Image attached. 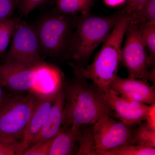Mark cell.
Returning a JSON list of instances; mask_svg holds the SVG:
<instances>
[{"mask_svg":"<svg viewBox=\"0 0 155 155\" xmlns=\"http://www.w3.org/2000/svg\"><path fill=\"white\" fill-rule=\"evenodd\" d=\"M122 14L119 11L105 17L79 14L65 59L83 67L96 48L105 41Z\"/></svg>","mask_w":155,"mask_h":155,"instance_id":"7a4b0ae2","label":"cell"},{"mask_svg":"<svg viewBox=\"0 0 155 155\" xmlns=\"http://www.w3.org/2000/svg\"><path fill=\"white\" fill-rule=\"evenodd\" d=\"M78 15L62 14L54 8L32 24L43 58L65 59Z\"/></svg>","mask_w":155,"mask_h":155,"instance_id":"3957f363","label":"cell"},{"mask_svg":"<svg viewBox=\"0 0 155 155\" xmlns=\"http://www.w3.org/2000/svg\"><path fill=\"white\" fill-rule=\"evenodd\" d=\"M64 104V96L62 87L57 94L44 125L31 142L29 147L52 138L58 134L63 124Z\"/></svg>","mask_w":155,"mask_h":155,"instance_id":"4fadbf2b","label":"cell"},{"mask_svg":"<svg viewBox=\"0 0 155 155\" xmlns=\"http://www.w3.org/2000/svg\"><path fill=\"white\" fill-rule=\"evenodd\" d=\"M38 80L31 91L37 96L56 94L64 83V75L58 68L44 62L37 66Z\"/></svg>","mask_w":155,"mask_h":155,"instance_id":"5bb4252c","label":"cell"},{"mask_svg":"<svg viewBox=\"0 0 155 155\" xmlns=\"http://www.w3.org/2000/svg\"><path fill=\"white\" fill-rule=\"evenodd\" d=\"M128 23V15L123 13L103 43L102 47L92 63L85 69L79 66L84 77L91 80L103 92L107 90L111 82L117 75L118 67L121 63L122 41Z\"/></svg>","mask_w":155,"mask_h":155,"instance_id":"277c9868","label":"cell"},{"mask_svg":"<svg viewBox=\"0 0 155 155\" xmlns=\"http://www.w3.org/2000/svg\"><path fill=\"white\" fill-rule=\"evenodd\" d=\"M93 0H56L54 8L66 14L86 15L90 13Z\"/></svg>","mask_w":155,"mask_h":155,"instance_id":"2e32d148","label":"cell"},{"mask_svg":"<svg viewBox=\"0 0 155 155\" xmlns=\"http://www.w3.org/2000/svg\"><path fill=\"white\" fill-rule=\"evenodd\" d=\"M106 5L111 7L119 5L125 3L126 0H104Z\"/></svg>","mask_w":155,"mask_h":155,"instance_id":"83f0119b","label":"cell"},{"mask_svg":"<svg viewBox=\"0 0 155 155\" xmlns=\"http://www.w3.org/2000/svg\"><path fill=\"white\" fill-rule=\"evenodd\" d=\"M21 155V144L8 145L0 141V155Z\"/></svg>","mask_w":155,"mask_h":155,"instance_id":"d4e9b609","label":"cell"},{"mask_svg":"<svg viewBox=\"0 0 155 155\" xmlns=\"http://www.w3.org/2000/svg\"><path fill=\"white\" fill-rule=\"evenodd\" d=\"M11 40L10 48L3 58V63L34 67L44 62L36 32L32 25L21 19Z\"/></svg>","mask_w":155,"mask_h":155,"instance_id":"8992f818","label":"cell"},{"mask_svg":"<svg viewBox=\"0 0 155 155\" xmlns=\"http://www.w3.org/2000/svg\"><path fill=\"white\" fill-rule=\"evenodd\" d=\"M104 97L109 107L120 121L127 125L139 124L145 121L151 105L143 104L119 96L113 90L104 92Z\"/></svg>","mask_w":155,"mask_h":155,"instance_id":"30bf717a","label":"cell"},{"mask_svg":"<svg viewBox=\"0 0 155 155\" xmlns=\"http://www.w3.org/2000/svg\"><path fill=\"white\" fill-rule=\"evenodd\" d=\"M38 66L24 67L7 63L0 64V85L14 93L30 91L37 83Z\"/></svg>","mask_w":155,"mask_h":155,"instance_id":"9c48e42d","label":"cell"},{"mask_svg":"<svg viewBox=\"0 0 155 155\" xmlns=\"http://www.w3.org/2000/svg\"><path fill=\"white\" fill-rule=\"evenodd\" d=\"M147 0H127L126 5L122 10L123 14H129L134 10L139 8Z\"/></svg>","mask_w":155,"mask_h":155,"instance_id":"484cf974","label":"cell"},{"mask_svg":"<svg viewBox=\"0 0 155 155\" xmlns=\"http://www.w3.org/2000/svg\"><path fill=\"white\" fill-rule=\"evenodd\" d=\"M17 7V0H0V20L11 18Z\"/></svg>","mask_w":155,"mask_h":155,"instance_id":"cb8c5ba5","label":"cell"},{"mask_svg":"<svg viewBox=\"0 0 155 155\" xmlns=\"http://www.w3.org/2000/svg\"><path fill=\"white\" fill-rule=\"evenodd\" d=\"M70 66L73 69V77L63 86L64 104L62 125L81 127L93 125L103 114L114 116V113L106 102L104 92L93 82L87 81L78 65L71 63Z\"/></svg>","mask_w":155,"mask_h":155,"instance_id":"6da1fadb","label":"cell"},{"mask_svg":"<svg viewBox=\"0 0 155 155\" xmlns=\"http://www.w3.org/2000/svg\"><path fill=\"white\" fill-rule=\"evenodd\" d=\"M145 121L150 127L155 130V104L151 105L150 110Z\"/></svg>","mask_w":155,"mask_h":155,"instance_id":"4316f807","label":"cell"},{"mask_svg":"<svg viewBox=\"0 0 155 155\" xmlns=\"http://www.w3.org/2000/svg\"><path fill=\"white\" fill-rule=\"evenodd\" d=\"M54 137L46 141L29 147L22 155H49L51 145Z\"/></svg>","mask_w":155,"mask_h":155,"instance_id":"603a6c76","label":"cell"},{"mask_svg":"<svg viewBox=\"0 0 155 155\" xmlns=\"http://www.w3.org/2000/svg\"><path fill=\"white\" fill-rule=\"evenodd\" d=\"M81 127L72 125L67 130L61 128L53 139L49 155L73 154L81 133Z\"/></svg>","mask_w":155,"mask_h":155,"instance_id":"9a60e30c","label":"cell"},{"mask_svg":"<svg viewBox=\"0 0 155 155\" xmlns=\"http://www.w3.org/2000/svg\"><path fill=\"white\" fill-rule=\"evenodd\" d=\"M49 0H17L19 13L22 16H27L38 7L42 5Z\"/></svg>","mask_w":155,"mask_h":155,"instance_id":"7402d4cb","label":"cell"},{"mask_svg":"<svg viewBox=\"0 0 155 155\" xmlns=\"http://www.w3.org/2000/svg\"><path fill=\"white\" fill-rule=\"evenodd\" d=\"M4 88L0 85V104L2 101L4 96H5V92L4 91Z\"/></svg>","mask_w":155,"mask_h":155,"instance_id":"f1b7e54d","label":"cell"},{"mask_svg":"<svg viewBox=\"0 0 155 155\" xmlns=\"http://www.w3.org/2000/svg\"><path fill=\"white\" fill-rule=\"evenodd\" d=\"M4 19H2V20H0V29H1V27H2V23L3 22V21H4Z\"/></svg>","mask_w":155,"mask_h":155,"instance_id":"f546056e","label":"cell"},{"mask_svg":"<svg viewBox=\"0 0 155 155\" xmlns=\"http://www.w3.org/2000/svg\"><path fill=\"white\" fill-rule=\"evenodd\" d=\"M38 97L30 91L25 95L5 93L0 104V141L21 144Z\"/></svg>","mask_w":155,"mask_h":155,"instance_id":"5b68a950","label":"cell"},{"mask_svg":"<svg viewBox=\"0 0 155 155\" xmlns=\"http://www.w3.org/2000/svg\"><path fill=\"white\" fill-rule=\"evenodd\" d=\"M127 15L129 23L135 25L147 21H155V0H147L139 8Z\"/></svg>","mask_w":155,"mask_h":155,"instance_id":"ffe728a7","label":"cell"},{"mask_svg":"<svg viewBox=\"0 0 155 155\" xmlns=\"http://www.w3.org/2000/svg\"><path fill=\"white\" fill-rule=\"evenodd\" d=\"M154 148L126 145L107 150H97L94 155H154Z\"/></svg>","mask_w":155,"mask_h":155,"instance_id":"d6986e66","label":"cell"},{"mask_svg":"<svg viewBox=\"0 0 155 155\" xmlns=\"http://www.w3.org/2000/svg\"><path fill=\"white\" fill-rule=\"evenodd\" d=\"M133 130L131 144L145 147L155 148V130L147 122H141Z\"/></svg>","mask_w":155,"mask_h":155,"instance_id":"ac0fdd59","label":"cell"},{"mask_svg":"<svg viewBox=\"0 0 155 155\" xmlns=\"http://www.w3.org/2000/svg\"><path fill=\"white\" fill-rule=\"evenodd\" d=\"M93 125L92 134L95 152L132 145V125L117 121L107 114L100 116Z\"/></svg>","mask_w":155,"mask_h":155,"instance_id":"ba28073f","label":"cell"},{"mask_svg":"<svg viewBox=\"0 0 155 155\" xmlns=\"http://www.w3.org/2000/svg\"><path fill=\"white\" fill-rule=\"evenodd\" d=\"M136 25L147 50L150 67L153 68L155 62V21H147Z\"/></svg>","mask_w":155,"mask_h":155,"instance_id":"e0dca14e","label":"cell"},{"mask_svg":"<svg viewBox=\"0 0 155 155\" xmlns=\"http://www.w3.org/2000/svg\"><path fill=\"white\" fill-rule=\"evenodd\" d=\"M57 94L38 96L36 104L21 143V155L29 147L31 143L44 125Z\"/></svg>","mask_w":155,"mask_h":155,"instance_id":"7c38bea8","label":"cell"},{"mask_svg":"<svg viewBox=\"0 0 155 155\" xmlns=\"http://www.w3.org/2000/svg\"><path fill=\"white\" fill-rule=\"evenodd\" d=\"M108 89L127 99L146 104H155V86H151L145 81L129 77L123 78L116 75Z\"/></svg>","mask_w":155,"mask_h":155,"instance_id":"8fae6325","label":"cell"},{"mask_svg":"<svg viewBox=\"0 0 155 155\" xmlns=\"http://www.w3.org/2000/svg\"><path fill=\"white\" fill-rule=\"evenodd\" d=\"M125 35L121 63L127 69L129 77L147 81L150 67L148 53L136 25L129 22Z\"/></svg>","mask_w":155,"mask_h":155,"instance_id":"52a82bcc","label":"cell"},{"mask_svg":"<svg viewBox=\"0 0 155 155\" xmlns=\"http://www.w3.org/2000/svg\"><path fill=\"white\" fill-rule=\"evenodd\" d=\"M20 17L4 19L0 29V57L4 58Z\"/></svg>","mask_w":155,"mask_h":155,"instance_id":"44dd1931","label":"cell"}]
</instances>
